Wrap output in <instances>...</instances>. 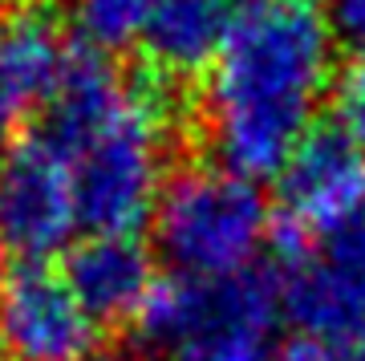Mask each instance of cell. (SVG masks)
Returning a JSON list of instances; mask_svg holds the SVG:
<instances>
[{
  "instance_id": "7",
  "label": "cell",
  "mask_w": 365,
  "mask_h": 361,
  "mask_svg": "<svg viewBox=\"0 0 365 361\" xmlns=\"http://www.w3.org/2000/svg\"><path fill=\"white\" fill-rule=\"evenodd\" d=\"M280 305L300 333L365 341V203L341 232L280 260Z\"/></svg>"
},
{
  "instance_id": "13",
  "label": "cell",
  "mask_w": 365,
  "mask_h": 361,
  "mask_svg": "<svg viewBox=\"0 0 365 361\" xmlns=\"http://www.w3.org/2000/svg\"><path fill=\"white\" fill-rule=\"evenodd\" d=\"M333 126L365 151V53H353V61L333 78Z\"/></svg>"
},
{
  "instance_id": "14",
  "label": "cell",
  "mask_w": 365,
  "mask_h": 361,
  "mask_svg": "<svg viewBox=\"0 0 365 361\" xmlns=\"http://www.w3.org/2000/svg\"><path fill=\"white\" fill-rule=\"evenodd\" d=\"M272 361H365V341L329 333H292L272 349Z\"/></svg>"
},
{
  "instance_id": "2",
  "label": "cell",
  "mask_w": 365,
  "mask_h": 361,
  "mask_svg": "<svg viewBox=\"0 0 365 361\" xmlns=\"http://www.w3.org/2000/svg\"><path fill=\"white\" fill-rule=\"evenodd\" d=\"M41 138L69 171L78 228L134 235L155 215L170 151V118L155 86L126 78L102 53H69Z\"/></svg>"
},
{
  "instance_id": "11",
  "label": "cell",
  "mask_w": 365,
  "mask_h": 361,
  "mask_svg": "<svg viewBox=\"0 0 365 361\" xmlns=\"http://www.w3.org/2000/svg\"><path fill=\"white\" fill-rule=\"evenodd\" d=\"M240 9V0H155L143 37L146 57L175 78L207 69L232 33Z\"/></svg>"
},
{
  "instance_id": "1",
  "label": "cell",
  "mask_w": 365,
  "mask_h": 361,
  "mask_svg": "<svg viewBox=\"0 0 365 361\" xmlns=\"http://www.w3.org/2000/svg\"><path fill=\"white\" fill-rule=\"evenodd\" d=\"M333 90V33L309 4L252 0L207 65L203 130L215 167L268 179L313 134Z\"/></svg>"
},
{
  "instance_id": "12",
  "label": "cell",
  "mask_w": 365,
  "mask_h": 361,
  "mask_svg": "<svg viewBox=\"0 0 365 361\" xmlns=\"http://www.w3.org/2000/svg\"><path fill=\"white\" fill-rule=\"evenodd\" d=\"M155 0H73V25L90 53L130 49L146 37Z\"/></svg>"
},
{
  "instance_id": "8",
  "label": "cell",
  "mask_w": 365,
  "mask_h": 361,
  "mask_svg": "<svg viewBox=\"0 0 365 361\" xmlns=\"http://www.w3.org/2000/svg\"><path fill=\"white\" fill-rule=\"evenodd\" d=\"M102 325L81 309L66 276L25 264L0 284V361H93Z\"/></svg>"
},
{
  "instance_id": "10",
  "label": "cell",
  "mask_w": 365,
  "mask_h": 361,
  "mask_svg": "<svg viewBox=\"0 0 365 361\" xmlns=\"http://www.w3.org/2000/svg\"><path fill=\"white\" fill-rule=\"evenodd\" d=\"M69 49L41 16H21L0 29V142L33 106L49 102L66 73Z\"/></svg>"
},
{
  "instance_id": "4",
  "label": "cell",
  "mask_w": 365,
  "mask_h": 361,
  "mask_svg": "<svg viewBox=\"0 0 365 361\" xmlns=\"http://www.w3.org/2000/svg\"><path fill=\"white\" fill-rule=\"evenodd\" d=\"M155 244L182 280H227L256 268L272 232V207L244 175L223 167H191L167 179L158 195Z\"/></svg>"
},
{
  "instance_id": "16",
  "label": "cell",
  "mask_w": 365,
  "mask_h": 361,
  "mask_svg": "<svg viewBox=\"0 0 365 361\" xmlns=\"http://www.w3.org/2000/svg\"><path fill=\"white\" fill-rule=\"evenodd\" d=\"M0 284H4V244H0Z\"/></svg>"
},
{
  "instance_id": "5",
  "label": "cell",
  "mask_w": 365,
  "mask_h": 361,
  "mask_svg": "<svg viewBox=\"0 0 365 361\" xmlns=\"http://www.w3.org/2000/svg\"><path fill=\"white\" fill-rule=\"evenodd\" d=\"M365 203V151L337 126L313 130L280 171V215L272 232L280 256L317 248Z\"/></svg>"
},
{
  "instance_id": "18",
  "label": "cell",
  "mask_w": 365,
  "mask_h": 361,
  "mask_svg": "<svg viewBox=\"0 0 365 361\" xmlns=\"http://www.w3.org/2000/svg\"><path fill=\"white\" fill-rule=\"evenodd\" d=\"M0 9H4V0H0Z\"/></svg>"
},
{
  "instance_id": "3",
  "label": "cell",
  "mask_w": 365,
  "mask_h": 361,
  "mask_svg": "<svg viewBox=\"0 0 365 361\" xmlns=\"http://www.w3.org/2000/svg\"><path fill=\"white\" fill-rule=\"evenodd\" d=\"M276 272L248 268L227 280H163L150 293L138 333L163 361H272L280 321Z\"/></svg>"
},
{
  "instance_id": "15",
  "label": "cell",
  "mask_w": 365,
  "mask_h": 361,
  "mask_svg": "<svg viewBox=\"0 0 365 361\" xmlns=\"http://www.w3.org/2000/svg\"><path fill=\"white\" fill-rule=\"evenodd\" d=\"M325 25L353 53H365V0H325Z\"/></svg>"
},
{
  "instance_id": "6",
  "label": "cell",
  "mask_w": 365,
  "mask_h": 361,
  "mask_svg": "<svg viewBox=\"0 0 365 361\" xmlns=\"http://www.w3.org/2000/svg\"><path fill=\"white\" fill-rule=\"evenodd\" d=\"M78 207L61 155L41 134L0 155V244L29 264L66 252L78 235Z\"/></svg>"
},
{
  "instance_id": "9",
  "label": "cell",
  "mask_w": 365,
  "mask_h": 361,
  "mask_svg": "<svg viewBox=\"0 0 365 361\" xmlns=\"http://www.w3.org/2000/svg\"><path fill=\"white\" fill-rule=\"evenodd\" d=\"M66 284L98 325L138 321L158 288L155 260L134 235H90L66 260Z\"/></svg>"
},
{
  "instance_id": "17",
  "label": "cell",
  "mask_w": 365,
  "mask_h": 361,
  "mask_svg": "<svg viewBox=\"0 0 365 361\" xmlns=\"http://www.w3.org/2000/svg\"><path fill=\"white\" fill-rule=\"evenodd\" d=\"M276 4H309V0H276Z\"/></svg>"
}]
</instances>
